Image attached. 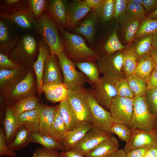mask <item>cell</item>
<instances>
[{"label":"cell","instance_id":"cell-41","mask_svg":"<svg viewBox=\"0 0 157 157\" xmlns=\"http://www.w3.org/2000/svg\"><path fill=\"white\" fill-rule=\"evenodd\" d=\"M118 96L133 99L135 96L131 90L126 78H119L114 81Z\"/></svg>","mask_w":157,"mask_h":157},{"label":"cell","instance_id":"cell-51","mask_svg":"<svg viewBox=\"0 0 157 157\" xmlns=\"http://www.w3.org/2000/svg\"><path fill=\"white\" fill-rule=\"evenodd\" d=\"M146 81L147 90L157 89V66L154 69Z\"/></svg>","mask_w":157,"mask_h":157},{"label":"cell","instance_id":"cell-58","mask_svg":"<svg viewBox=\"0 0 157 157\" xmlns=\"http://www.w3.org/2000/svg\"><path fill=\"white\" fill-rule=\"evenodd\" d=\"M150 53L156 66H157V47H153Z\"/></svg>","mask_w":157,"mask_h":157},{"label":"cell","instance_id":"cell-9","mask_svg":"<svg viewBox=\"0 0 157 157\" xmlns=\"http://www.w3.org/2000/svg\"><path fill=\"white\" fill-rule=\"evenodd\" d=\"M112 134L95 126L71 149L85 156L100 143L112 135Z\"/></svg>","mask_w":157,"mask_h":157},{"label":"cell","instance_id":"cell-32","mask_svg":"<svg viewBox=\"0 0 157 157\" xmlns=\"http://www.w3.org/2000/svg\"><path fill=\"white\" fill-rule=\"evenodd\" d=\"M129 86L135 96H144L147 91L146 80L134 74L126 77Z\"/></svg>","mask_w":157,"mask_h":157},{"label":"cell","instance_id":"cell-50","mask_svg":"<svg viewBox=\"0 0 157 157\" xmlns=\"http://www.w3.org/2000/svg\"><path fill=\"white\" fill-rule=\"evenodd\" d=\"M18 69H1L0 71V83L3 84L5 82L13 78L17 74Z\"/></svg>","mask_w":157,"mask_h":157},{"label":"cell","instance_id":"cell-34","mask_svg":"<svg viewBox=\"0 0 157 157\" xmlns=\"http://www.w3.org/2000/svg\"><path fill=\"white\" fill-rule=\"evenodd\" d=\"M38 103V100L36 98L30 96L19 99L11 107L19 115L24 112L35 109Z\"/></svg>","mask_w":157,"mask_h":157},{"label":"cell","instance_id":"cell-26","mask_svg":"<svg viewBox=\"0 0 157 157\" xmlns=\"http://www.w3.org/2000/svg\"><path fill=\"white\" fill-rule=\"evenodd\" d=\"M31 142L41 145L43 147L50 150L62 151L66 150L63 144L49 136L38 132L31 133Z\"/></svg>","mask_w":157,"mask_h":157},{"label":"cell","instance_id":"cell-61","mask_svg":"<svg viewBox=\"0 0 157 157\" xmlns=\"http://www.w3.org/2000/svg\"><path fill=\"white\" fill-rule=\"evenodd\" d=\"M129 1L136 3L142 5L143 3V0H128Z\"/></svg>","mask_w":157,"mask_h":157},{"label":"cell","instance_id":"cell-13","mask_svg":"<svg viewBox=\"0 0 157 157\" xmlns=\"http://www.w3.org/2000/svg\"><path fill=\"white\" fill-rule=\"evenodd\" d=\"M11 22L6 19H0V49L4 54L13 49L20 37Z\"/></svg>","mask_w":157,"mask_h":157},{"label":"cell","instance_id":"cell-37","mask_svg":"<svg viewBox=\"0 0 157 157\" xmlns=\"http://www.w3.org/2000/svg\"><path fill=\"white\" fill-rule=\"evenodd\" d=\"M157 31V20L146 17L141 22L134 38L153 33Z\"/></svg>","mask_w":157,"mask_h":157},{"label":"cell","instance_id":"cell-39","mask_svg":"<svg viewBox=\"0 0 157 157\" xmlns=\"http://www.w3.org/2000/svg\"><path fill=\"white\" fill-rule=\"evenodd\" d=\"M33 78L31 73L29 72L15 86L12 92V95L18 97L23 96V95L28 92L32 87Z\"/></svg>","mask_w":157,"mask_h":157},{"label":"cell","instance_id":"cell-20","mask_svg":"<svg viewBox=\"0 0 157 157\" xmlns=\"http://www.w3.org/2000/svg\"><path fill=\"white\" fill-rule=\"evenodd\" d=\"M119 145L117 138L112 135L85 156V157H108L119 149Z\"/></svg>","mask_w":157,"mask_h":157},{"label":"cell","instance_id":"cell-10","mask_svg":"<svg viewBox=\"0 0 157 157\" xmlns=\"http://www.w3.org/2000/svg\"><path fill=\"white\" fill-rule=\"evenodd\" d=\"M86 91L92 122L95 126L111 133L110 129L113 123L110 112L99 104L94 96L91 90H86Z\"/></svg>","mask_w":157,"mask_h":157},{"label":"cell","instance_id":"cell-21","mask_svg":"<svg viewBox=\"0 0 157 157\" xmlns=\"http://www.w3.org/2000/svg\"><path fill=\"white\" fill-rule=\"evenodd\" d=\"M41 90L48 100L56 103L67 99L69 89L63 83H52L42 85Z\"/></svg>","mask_w":157,"mask_h":157},{"label":"cell","instance_id":"cell-42","mask_svg":"<svg viewBox=\"0 0 157 157\" xmlns=\"http://www.w3.org/2000/svg\"><path fill=\"white\" fill-rule=\"evenodd\" d=\"M110 131L111 133L116 134L119 139L126 143L129 140L131 136V129L123 124L113 123Z\"/></svg>","mask_w":157,"mask_h":157},{"label":"cell","instance_id":"cell-35","mask_svg":"<svg viewBox=\"0 0 157 157\" xmlns=\"http://www.w3.org/2000/svg\"><path fill=\"white\" fill-rule=\"evenodd\" d=\"M146 14L142 5L129 1L125 17L121 23L125 21L143 20L146 17Z\"/></svg>","mask_w":157,"mask_h":157},{"label":"cell","instance_id":"cell-7","mask_svg":"<svg viewBox=\"0 0 157 157\" xmlns=\"http://www.w3.org/2000/svg\"><path fill=\"white\" fill-rule=\"evenodd\" d=\"M91 85L97 101L105 109L109 110L113 99L117 96L114 81L103 76Z\"/></svg>","mask_w":157,"mask_h":157},{"label":"cell","instance_id":"cell-24","mask_svg":"<svg viewBox=\"0 0 157 157\" xmlns=\"http://www.w3.org/2000/svg\"><path fill=\"white\" fill-rule=\"evenodd\" d=\"M58 111L67 131L72 129L80 122L67 100L60 102L58 105Z\"/></svg>","mask_w":157,"mask_h":157},{"label":"cell","instance_id":"cell-43","mask_svg":"<svg viewBox=\"0 0 157 157\" xmlns=\"http://www.w3.org/2000/svg\"><path fill=\"white\" fill-rule=\"evenodd\" d=\"M125 47V46L120 42L118 37L117 30H116L107 40L104 49L108 55H109L122 50Z\"/></svg>","mask_w":157,"mask_h":157},{"label":"cell","instance_id":"cell-47","mask_svg":"<svg viewBox=\"0 0 157 157\" xmlns=\"http://www.w3.org/2000/svg\"><path fill=\"white\" fill-rule=\"evenodd\" d=\"M17 154L11 150L6 144L4 130L2 128L0 130V156L8 157H15Z\"/></svg>","mask_w":157,"mask_h":157},{"label":"cell","instance_id":"cell-44","mask_svg":"<svg viewBox=\"0 0 157 157\" xmlns=\"http://www.w3.org/2000/svg\"><path fill=\"white\" fill-rule=\"evenodd\" d=\"M113 17L120 23L124 19L126 14L128 0H113Z\"/></svg>","mask_w":157,"mask_h":157},{"label":"cell","instance_id":"cell-6","mask_svg":"<svg viewBox=\"0 0 157 157\" xmlns=\"http://www.w3.org/2000/svg\"><path fill=\"white\" fill-rule=\"evenodd\" d=\"M115 53L100 57L96 64L99 73L113 81L119 78H126L122 72V53Z\"/></svg>","mask_w":157,"mask_h":157},{"label":"cell","instance_id":"cell-56","mask_svg":"<svg viewBox=\"0 0 157 157\" xmlns=\"http://www.w3.org/2000/svg\"><path fill=\"white\" fill-rule=\"evenodd\" d=\"M144 157H157V147L148 149Z\"/></svg>","mask_w":157,"mask_h":157},{"label":"cell","instance_id":"cell-12","mask_svg":"<svg viewBox=\"0 0 157 157\" xmlns=\"http://www.w3.org/2000/svg\"><path fill=\"white\" fill-rule=\"evenodd\" d=\"M69 3L67 0L48 1L44 13L58 26L66 27L69 13Z\"/></svg>","mask_w":157,"mask_h":157},{"label":"cell","instance_id":"cell-31","mask_svg":"<svg viewBox=\"0 0 157 157\" xmlns=\"http://www.w3.org/2000/svg\"><path fill=\"white\" fill-rule=\"evenodd\" d=\"M76 66L87 77L90 85L97 82L99 79V72L94 62L85 61L74 63Z\"/></svg>","mask_w":157,"mask_h":157},{"label":"cell","instance_id":"cell-15","mask_svg":"<svg viewBox=\"0 0 157 157\" xmlns=\"http://www.w3.org/2000/svg\"><path fill=\"white\" fill-rule=\"evenodd\" d=\"M57 106H49L39 103L38 104L35 109L39 119L38 132L40 133L49 136L54 119Z\"/></svg>","mask_w":157,"mask_h":157},{"label":"cell","instance_id":"cell-25","mask_svg":"<svg viewBox=\"0 0 157 157\" xmlns=\"http://www.w3.org/2000/svg\"><path fill=\"white\" fill-rule=\"evenodd\" d=\"M156 65L150 53H148L138 59L134 74L147 80Z\"/></svg>","mask_w":157,"mask_h":157},{"label":"cell","instance_id":"cell-62","mask_svg":"<svg viewBox=\"0 0 157 157\" xmlns=\"http://www.w3.org/2000/svg\"><path fill=\"white\" fill-rule=\"evenodd\" d=\"M2 157V156H1V157Z\"/></svg>","mask_w":157,"mask_h":157},{"label":"cell","instance_id":"cell-27","mask_svg":"<svg viewBox=\"0 0 157 157\" xmlns=\"http://www.w3.org/2000/svg\"><path fill=\"white\" fill-rule=\"evenodd\" d=\"M67 131L64 122L59 115L58 105L54 121L49 133V136L62 143Z\"/></svg>","mask_w":157,"mask_h":157},{"label":"cell","instance_id":"cell-33","mask_svg":"<svg viewBox=\"0 0 157 157\" xmlns=\"http://www.w3.org/2000/svg\"><path fill=\"white\" fill-rule=\"evenodd\" d=\"M152 34L137 39L136 42L129 48L137 53L139 58L147 53L150 52L153 48L151 44Z\"/></svg>","mask_w":157,"mask_h":157},{"label":"cell","instance_id":"cell-3","mask_svg":"<svg viewBox=\"0 0 157 157\" xmlns=\"http://www.w3.org/2000/svg\"><path fill=\"white\" fill-rule=\"evenodd\" d=\"M129 127L149 131H157V116L151 113L145 96H135Z\"/></svg>","mask_w":157,"mask_h":157},{"label":"cell","instance_id":"cell-48","mask_svg":"<svg viewBox=\"0 0 157 157\" xmlns=\"http://www.w3.org/2000/svg\"><path fill=\"white\" fill-rule=\"evenodd\" d=\"M29 157H61L58 151L50 150L44 147L37 148L33 155Z\"/></svg>","mask_w":157,"mask_h":157},{"label":"cell","instance_id":"cell-30","mask_svg":"<svg viewBox=\"0 0 157 157\" xmlns=\"http://www.w3.org/2000/svg\"><path fill=\"white\" fill-rule=\"evenodd\" d=\"M122 53V69L126 77L133 74L139 59L137 53L129 48L124 50Z\"/></svg>","mask_w":157,"mask_h":157},{"label":"cell","instance_id":"cell-17","mask_svg":"<svg viewBox=\"0 0 157 157\" xmlns=\"http://www.w3.org/2000/svg\"><path fill=\"white\" fill-rule=\"evenodd\" d=\"M95 126L91 121H83L72 129L67 131L62 144L66 150L72 148L84 136L86 133Z\"/></svg>","mask_w":157,"mask_h":157},{"label":"cell","instance_id":"cell-16","mask_svg":"<svg viewBox=\"0 0 157 157\" xmlns=\"http://www.w3.org/2000/svg\"><path fill=\"white\" fill-rule=\"evenodd\" d=\"M38 54L36 60L33 67L35 71L39 93L42 92V79L44 63L46 60L51 55L49 48L47 44L42 38L38 41Z\"/></svg>","mask_w":157,"mask_h":157},{"label":"cell","instance_id":"cell-36","mask_svg":"<svg viewBox=\"0 0 157 157\" xmlns=\"http://www.w3.org/2000/svg\"><path fill=\"white\" fill-rule=\"evenodd\" d=\"M0 2V14H10L28 5L27 0H4Z\"/></svg>","mask_w":157,"mask_h":157},{"label":"cell","instance_id":"cell-2","mask_svg":"<svg viewBox=\"0 0 157 157\" xmlns=\"http://www.w3.org/2000/svg\"><path fill=\"white\" fill-rule=\"evenodd\" d=\"M56 24L44 12L36 20L35 32L48 46L51 55H56L63 52L65 43L60 34Z\"/></svg>","mask_w":157,"mask_h":157},{"label":"cell","instance_id":"cell-59","mask_svg":"<svg viewBox=\"0 0 157 157\" xmlns=\"http://www.w3.org/2000/svg\"><path fill=\"white\" fill-rule=\"evenodd\" d=\"M151 44L153 47H157V31L152 34Z\"/></svg>","mask_w":157,"mask_h":157},{"label":"cell","instance_id":"cell-23","mask_svg":"<svg viewBox=\"0 0 157 157\" xmlns=\"http://www.w3.org/2000/svg\"><path fill=\"white\" fill-rule=\"evenodd\" d=\"M99 19L95 10L93 9L80 26L75 29V32L83 35L89 42H92Z\"/></svg>","mask_w":157,"mask_h":157},{"label":"cell","instance_id":"cell-38","mask_svg":"<svg viewBox=\"0 0 157 157\" xmlns=\"http://www.w3.org/2000/svg\"><path fill=\"white\" fill-rule=\"evenodd\" d=\"M94 10L99 19L103 22H107L110 20L113 17V0H103L101 6Z\"/></svg>","mask_w":157,"mask_h":157},{"label":"cell","instance_id":"cell-57","mask_svg":"<svg viewBox=\"0 0 157 157\" xmlns=\"http://www.w3.org/2000/svg\"><path fill=\"white\" fill-rule=\"evenodd\" d=\"M126 154L123 149H119L108 157H127Z\"/></svg>","mask_w":157,"mask_h":157},{"label":"cell","instance_id":"cell-40","mask_svg":"<svg viewBox=\"0 0 157 157\" xmlns=\"http://www.w3.org/2000/svg\"><path fill=\"white\" fill-rule=\"evenodd\" d=\"M142 20L125 21L121 23L122 25L124 31L125 38L126 42H130L134 39Z\"/></svg>","mask_w":157,"mask_h":157},{"label":"cell","instance_id":"cell-19","mask_svg":"<svg viewBox=\"0 0 157 157\" xmlns=\"http://www.w3.org/2000/svg\"><path fill=\"white\" fill-rule=\"evenodd\" d=\"M55 56L51 55L45 60L42 77V85L52 83H63Z\"/></svg>","mask_w":157,"mask_h":157},{"label":"cell","instance_id":"cell-4","mask_svg":"<svg viewBox=\"0 0 157 157\" xmlns=\"http://www.w3.org/2000/svg\"><path fill=\"white\" fill-rule=\"evenodd\" d=\"M58 63L64 76L63 83L69 90L75 89L90 82L86 76L76 69L74 63L63 52L58 56Z\"/></svg>","mask_w":157,"mask_h":157},{"label":"cell","instance_id":"cell-49","mask_svg":"<svg viewBox=\"0 0 157 157\" xmlns=\"http://www.w3.org/2000/svg\"><path fill=\"white\" fill-rule=\"evenodd\" d=\"M0 67L1 69H19L20 66L8 58L7 56L0 53Z\"/></svg>","mask_w":157,"mask_h":157},{"label":"cell","instance_id":"cell-5","mask_svg":"<svg viewBox=\"0 0 157 157\" xmlns=\"http://www.w3.org/2000/svg\"><path fill=\"white\" fill-rule=\"evenodd\" d=\"M67 100L80 122H92L86 90L84 86L69 89Z\"/></svg>","mask_w":157,"mask_h":157},{"label":"cell","instance_id":"cell-28","mask_svg":"<svg viewBox=\"0 0 157 157\" xmlns=\"http://www.w3.org/2000/svg\"><path fill=\"white\" fill-rule=\"evenodd\" d=\"M31 133L26 128L21 126L12 142L8 146L15 151L22 149L31 142Z\"/></svg>","mask_w":157,"mask_h":157},{"label":"cell","instance_id":"cell-52","mask_svg":"<svg viewBox=\"0 0 157 157\" xmlns=\"http://www.w3.org/2000/svg\"><path fill=\"white\" fill-rule=\"evenodd\" d=\"M142 5L146 14L151 13L157 8V0H143Z\"/></svg>","mask_w":157,"mask_h":157},{"label":"cell","instance_id":"cell-18","mask_svg":"<svg viewBox=\"0 0 157 157\" xmlns=\"http://www.w3.org/2000/svg\"><path fill=\"white\" fill-rule=\"evenodd\" d=\"M3 124L6 142L8 145L14 140L21 126L19 115L14 111L10 106L6 109Z\"/></svg>","mask_w":157,"mask_h":157},{"label":"cell","instance_id":"cell-53","mask_svg":"<svg viewBox=\"0 0 157 157\" xmlns=\"http://www.w3.org/2000/svg\"><path fill=\"white\" fill-rule=\"evenodd\" d=\"M148 149L136 148L127 153V157H144Z\"/></svg>","mask_w":157,"mask_h":157},{"label":"cell","instance_id":"cell-11","mask_svg":"<svg viewBox=\"0 0 157 157\" xmlns=\"http://www.w3.org/2000/svg\"><path fill=\"white\" fill-rule=\"evenodd\" d=\"M155 147H157V131L134 129H131V138L123 149L127 153L136 148L149 149Z\"/></svg>","mask_w":157,"mask_h":157},{"label":"cell","instance_id":"cell-22","mask_svg":"<svg viewBox=\"0 0 157 157\" xmlns=\"http://www.w3.org/2000/svg\"><path fill=\"white\" fill-rule=\"evenodd\" d=\"M81 0H73L69 3V13L66 27L72 28L92 10Z\"/></svg>","mask_w":157,"mask_h":157},{"label":"cell","instance_id":"cell-45","mask_svg":"<svg viewBox=\"0 0 157 157\" xmlns=\"http://www.w3.org/2000/svg\"><path fill=\"white\" fill-rule=\"evenodd\" d=\"M30 10L36 20L44 12L48 1L46 0H28Z\"/></svg>","mask_w":157,"mask_h":157},{"label":"cell","instance_id":"cell-29","mask_svg":"<svg viewBox=\"0 0 157 157\" xmlns=\"http://www.w3.org/2000/svg\"><path fill=\"white\" fill-rule=\"evenodd\" d=\"M19 116L21 126L31 133L38 132L39 121L35 109L24 112Z\"/></svg>","mask_w":157,"mask_h":157},{"label":"cell","instance_id":"cell-14","mask_svg":"<svg viewBox=\"0 0 157 157\" xmlns=\"http://www.w3.org/2000/svg\"><path fill=\"white\" fill-rule=\"evenodd\" d=\"M0 16L6 19L22 29L30 30L34 29L36 19L28 5L10 14H0Z\"/></svg>","mask_w":157,"mask_h":157},{"label":"cell","instance_id":"cell-1","mask_svg":"<svg viewBox=\"0 0 157 157\" xmlns=\"http://www.w3.org/2000/svg\"><path fill=\"white\" fill-rule=\"evenodd\" d=\"M65 43L63 51L67 58L74 63L97 61L100 55L87 45L84 39L79 35L66 31L58 26Z\"/></svg>","mask_w":157,"mask_h":157},{"label":"cell","instance_id":"cell-54","mask_svg":"<svg viewBox=\"0 0 157 157\" xmlns=\"http://www.w3.org/2000/svg\"><path fill=\"white\" fill-rule=\"evenodd\" d=\"M61 157H85V156L69 149L60 153Z\"/></svg>","mask_w":157,"mask_h":157},{"label":"cell","instance_id":"cell-46","mask_svg":"<svg viewBox=\"0 0 157 157\" xmlns=\"http://www.w3.org/2000/svg\"><path fill=\"white\" fill-rule=\"evenodd\" d=\"M144 96L150 112L157 116V89L147 90Z\"/></svg>","mask_w":157,"mask_h":157},{"label":"cell","instance_id":"cell-55","mask_svg":"<svg viewBox=\"0 0 157 157\" xmlns=\"http://www.w3.org/2000/svg\"><path fill=\"white\" fill-rule=\"evenodd\" d=\"M83 3L92 9L96 10L102 3L103 0H85L83 1Z\"/></svg>","mask_w":157,"mask_h":157},{"label":"cell","instance_id":"cell-60","mask_svg":"<svg viewBox=\"0 0 157 157\" xmlns=\"http://www.w3.org/2000/svg\"><path fill=\"white\" fill-rule=\"evenodd\" d=\"M146 17L151 19L157 20V8L154 12L147 14Z\"/></svg>","mask_w":157,"mask_h":157},{"label":"cell","instance_id":"cell-8","mask_svg":"<svg viewBox=\"0 0 157 157\" xmlns=\"http://www.w3.org/2000/svg\"><path fill=\"white\" fill-rule=\"evenodd\" d=\"M133 109V99L118 96L113 99L109 112L113 123L130 125Z\"/></svg>","mask_w":157,"mask_h":157}]
</instances>
